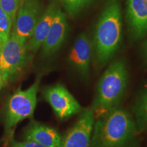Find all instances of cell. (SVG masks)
<instances>
[{"mask_svg": "<svg viewBox=\"0 0 147 147\" xmlns=\"http://www.w3.org/2000/svg\"><path fill=\"white\" fill-rule=\"evenodd\" d=\"M137 131L131 115L117 106L95 117L90 147H125Z\"/></svg>", "mask_w": 147, "mask_h": 147, "instance_id": "obj_1", "label": "cell"}, {"mask_svg": "<svg viewBox=\"0 0 147 147\" xmlns=\"http://www.w3.org/2000/svg\"><path fill=\"white\" fill-rule=\"evenodd\" d=\"M122 39V13L119 0H108L95 27L96 58L102 65L113 58Z\"/></svg>", "mask_w": 147, "mask_h": 147, "instance_id": "obj_2", "label": "cell"}, {"mask_svg": "<svg viewBox=\"0 0 147 147\" xmlns=\"http://www.w3.org/2000/svg\"><path fill=\"white\" fill-rule=\"evenodd\" d=\"M129 73L124 61H115L97 82L91 108L99 115L119 106L127 87Z\"/></svg>", "mask_w": 147, "mask_h": 147, "instance_id": "obj_3", "label": "cell"}, {"mask_svg": "<svg viewBox=\"0 0 147 147\" xmlns=\"http://www.w3.org/2000/svg\"><path fill=\"white\" fill-rule=\"evenodd\" d=\"M40 81V79L37 78L28 89H18L11 96L5 113V129L7 132L21 121L33 117L37 104Z\"/></svg>", "mask_w": 147, "mask_h": 147, "instance_id": "obj_4", "label": "cell"}, {"mask_svg": "<svg viewBox=\"0 0 147 147\" xmlns=\"http://www.w3.org/2000/svg\"><path fill=\"white\" fill-rule=\"evenodd\" d=\"M26 42L11 34L0 50V74L7 80L21 73L28 61Z\"/></svg>", "mask_w": 147, "mask_h": 147, "instance_id": "obj_5", "label": "cell"}, {"mask_svg": "<svg viewBox=\"0 0 147 147\" xmlns=\"http://www.w3.org/2000/svg\"><path fill=\"white\" fill-rule=\"evenodd\" d=\"M42 95L57 117L61 120L80 113L83 110L76 99L61 84L45 87Z\"/></svg>", "mask_w": 147, "mask_h": 147, "instance_id": "obj_6", "label": "cell"}, {"mask_svg": "<svg viewBox=\"0 0 147 147\" xmlns=\"http://www.w3.org/2000/svg\"><path fill=\"white\" fill-rule=\"evenodd\" d=\"M95 119L91 107L82 110L76 123L61 138L60 147H90Z\"/></svg>", "mask_w": 147, "mask_h": 147, "instance_id": "obj_7", "label": "cell"}, {"mask_svg": "<svg viewBox=\"0 0 147 147\" xmlns=\"http://www.w3.org/2000/svg\"><path fill=\"white\" fill-rule=\"evenodd\" d=\"M39 12L40 4L37 0H28L20 5L12 34L27 43L39 20Z\"/></svg>", "mask_w": 147, "mask_h": 147, "instance_id": "obj_8", "label": "cell"}, {"mask_svg": "<svg viewBox=\"0 0 147 147\" xmlns=\"http://www.w3.org/2000/svg\"><path fill=\"white\" fill-rule=\"evenodd\" d=\"M91 43L85 34H81L74 42L68 55L71 67L84 80L90 77L91 61Z\"/></svg>", "mask_w": 147, "mask_h": 147, "instance_id": "obj_9", "label": "cell"}, {"mask_svg": "<svg viewBox=\"0 0 147 147\" xmlns=\"http://www.w3.org/2000/svg\"><path fill=\"white\" fill-rule=\"evenodd\" d=\"M126 16L130 32L140 40L147 34V0H127Z\"/></svg>", "mask_w": 147, "mask_h": 147, "instance_id": "obj_10", "label": "cell"}, {"mask_svg": "<svg viewBox=\"0 0 147 147\" xmlns=\"http://www.w3.org/2000/svg\"><path fill=\"white\" fill-rule=\"evenodd\" d=\"M67 29L66 16L58 8L50 30L42 44V53L45 56L53 54L59 49L65 40Z\"/></svg>", "mask_w": 147, "mask_h": 147, "instance_id": "obj_11", "label": "cell"}, {"mask_svg": "<svg viewBox=\"0 0 147 147\" xmlns=\"http://www.w3.org/2000/svg\"><path fill=\"white\" fill-rule=\"evenodd\" d=\"M25 140H32L45 147H60L62 137L56 129L32 121L24 131Z\"/></svg>", "mask_w": 147, "mask_h": 147, "instance_id": "obj_12", "label": "cell"}, {"mask_svg": "<svg viewBox=\"0 0 147 147\" xmlns=\"http://www.w3.org/2000/svg\"><path fill=\"white\" fill-rule=\"evenodd\" d=\"M58 8L55 3H51L46 10L45 13L40 16L32 36L26 43L27 51L36 53L42 47L50 30Z\"/></svg>", "mask_w": 147, "mask_h": 147, "instance_id": "obj_13", "label": "cell"}, {"mask_svg": "<svg viewBox=\"0 0 147 147\" xmlns=\"http://www.w3.org/2000/svg\"><path fill=\"white\" fill-rule=\"evenodd\" d=\"M137 129L147 130V86L138 97L133 107Z\"/></svg>", "mask_w": 147, "mask_h": 147, "instance_id": "obj_14", "label": "cell"}, {"mask_svg": "<svg viewBox=\"0 0 147 147\" xmlns=\"http://www.w3.org/2000/svg\"><path fill=\"white\" fill-rule=\"evenodd\" d=\"M12 25L10 18L0 7V50L10 36Z\"/></svg>", "mask_w": 147, "mask_h": 147, "instance_id": "obj_15", "label": "cell"}, {"mask_svg": "<svg viewBox=\"0 0 147 147\" xmlns=\"http://www.w3.org/2000/svg\"><path fill=\"white\" fill-rule=\"evenodd\" d=\"M91 0H60L65 10L71 16L76 15Z\"/></svg>", "mask_w": 147, "mask_h": 147, "instance_id": "obj_16", "label": "cell"}, {"mask_svg": "<svg viewBox=\"0 0 147 147\" xmlns=\"http://www.w3.org/2000/svg\"><path fill=\"white\" fill-rule=\"evenodd\" d=\"M19 6L20 3L18 0H0V7L10 18L12 25L15 21Z\"/></svg>", "mask_w": 147, "mask_h": 147, "instance_id": "obj_17", "label": "cell"}, {"mask_svg": "<svg viewBox=\"0 0 147 147\" xmlns=\"http://www.w3.org/2000/svg\"><path fill=\"white\" fill-rule=\"evenodd\" d=\"M8 144L10 147H45L39 143L32 140H25L23 142H18L14 140L13 137L8 140Z\"/></svg>", "mask_w": 147, "mask_h": 147, "instance_id": "obj_18", "label": "cell"}, {"mask_svg": "<svg viewBox=\"0 0 147 147\" xmlns=\"http://www.w3.org/2000/svg\"><path fill=\"white\" fill-rule=\"evenodd\" d=\"M7 82H8V80H7L6 79H5L4 77L0 74V90L4 87L5 84L7 83Z\"/></svg>", "mask_w": 147, "mask_h": 147, "instance_id": "obj_19", "label": "cell"}, {"mask_svg": "<svg viewBox=\"0 0 147 147\" xmlns=\"http://www.w3.org/2000/svg\"><path fill=\"white\" fill-rule=\"evenodd\" d=\"M144 55L145 59H146V61L147 62V40L145 42L144 46Z\"/></svg>", "mask_w": 147, "mask_h": 147, "instance_id": "obj_20", "label": "cell"}, {"mask_svg": "<svg viewBox=\"0 0 147 147\" xmlns=\"http://www.w3.org/2000/svg\"><path fill=\"white\" fill-rule=\"evenodd\" d=\"M28 1V0H18V1H19L20 5L22 4V3H24V2H25V1Z\"/></svg>", "mask_w": 147, "mask_h": 147, "instance_id": "obj_21", "label": "cell"}]
</instances>
